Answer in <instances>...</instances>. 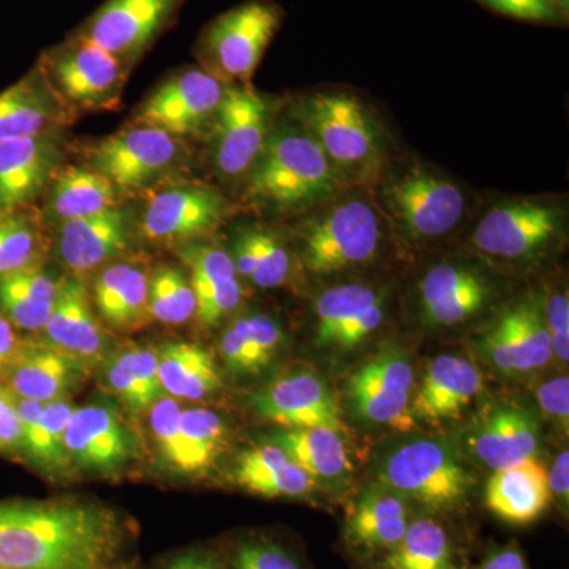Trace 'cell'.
Returning a JSON list of instances; mask_svg holds the SVG:
<instances>
[{
  "label": "cell",
  "mask_w": 569,
  "mask_h": 569,
  "mask_svg": "<svg viewBox=\"0 0 569 569\" xmlns=\"http://www.w3.org/2000/svg\"><path fill=\"white\" fill-rule=\"evenodd\" d=\"M164 569H224L219 559L212 553L192 550V552L182 553L168 563Z\"/></svg>",
  "instance_id": "cell-55"
},
{
  "label": "cell",
  "mask_w": 569,
  "mask_h": 569,
  "mask_svg": "<svg viewBox=\"0 0 569 569\" xmlns=\"http://www.w3.org/2000/svg\"><path fill=\"white\" fill-rule=\"evenodd\" d=\"M342 189L346 183L302 127H284L269 134L247 182V194L253 203L277 211L309 208Z\"/></svg>",
  "instance_id": "cell-2"
},
{
  "label": "cell",
  "mask_w": 569,
  "mask_h": 569,
  "mask_svg": "<svg viewBox=\"0 0 569 569\" xmlns=\"http://www.w3.org/2000/svg\"><path fill=\"white\" fill-rule=\"evenodd\" d=\"M272 443L284 449L318 488H343L353 473L342 432L331 427H283Z\"/></svg>",
  "instance_id": "cell-32"
},
{
  "label": "cell",
  "mask_w": 569,
  "mask_h": 569,
  "mask_svg": "<svg viewBox=\"0 0 569 569\" xmlns=\"http://www.w3.org/2000/svg\"><path fill=\"white\" fill-rule=\"evenodd\" d=\"M550 496L559 501L561 508L567 509L569 503V452L561 451L553 460L552 468L548 471Z\"/></svg>",
  "instance_id": "cell-54"
},
{
  "label": "cell",
  "mask_w": 569,
  "mask_h": 569,
  "mask_svg": "<svg viewBox=\"0 0 569 569\" xmlns=\"http://www.w3.org/2000/svg\"><path fill=\"white\" fill-rule=\"evenodd\" d=\"M74 407L69 399L40 403L18 397V413L22 425V456L43 473L66 477L71 471L67 455L66 429Z\"/></svg>",
  "instance_id": "cell-34"
},
{
  "label": "cell",
  "mask_w": 569,
  "mask_h": 569,
  "mask_svg": "<svg viewBox=\"0 0 569 569\" xmlns=\"http://www.w3.org/2000/svg\"><path fill=\"white\" fill-rule=\"evenodd\" d=\"M492 288L475 269L463 264L433 266L419 283V305L426 323L452 328L473 320L488 307Z\"/></svg>",
  "instance_id": "cell-26"
},
{
  "label": "cell",
  "mask_w": 569,
  "mask_h": 569,
  "mask_svg": "<svg viewBox=\"0 0 569 569\" xmlns=\"http://www.w3.org/2000/svg\"><path fill=\"white\" fill-rule=\"evenodd\" d=\"M553 2L557 3L561 14H563L565 20H567L569 13V0H553Z\"/></svg>",
  "instance_id": "cell-56"
},
{
  "label": "cell",
  "mask_w": 569,
  "mask_h": 569,
  "mask_svg": "<svg viewBox=\"0 0 569 569\" xmlns=\"http://www.w3.org/2000/svg\"><path fill=\"white\" fill-rule=\"evenodd\" d=\"M550 500L548 470L537 459L493 471L486 486V507L511 526L537 522Z\"/></svg>",
  "instance_id": "cell-33"
},
{
  "label": "cell",
  "mask_w": 569,
  "mask_h": 569,
  "mask_svg": "<svg viewBox=\"0 0 569 569\" xmlns=\"http://www.w3.org/2000/svg\"><path fill=\"white\" fill-rule=\"evenodd\" d=\"M247 321L254 342L271 365L284 342L282 326L274 317L263 312L247 313Z\"/></svg>",
  "instance_id": "cell-51"
},
{
  "label": "cell",
  "mask_w": 569,
  "mask_h": 569,
  "mask_svg": "<svg viewBox=\"0 0 569 569\" xmlns=\"http://www.w3.org/2000/svg\"><path fill=\"white\" fill-rule=\"evenodd\" d=\"M159 355L163 392L174 399L200 400L222 387V377L208 350L194 343H167Z\"/></svg>",
  "instance_id": "cell-38"
},
{
  "label": "cell",
  "mask_w": 569,
  "mask_h": 569,
  "mask_svg": "<svg viewBox=\"0 0 569 569\" xmlns=\"http://www.w3.org/2000/svg\"><path fill=\"white\" fill-rule=\"evenodd\" d=\"M61 132L0 141V212L33 206L63 164Z\"/></svg>",
  "instance_id": "cell-20"
},
{
  "label": "cell",
  "mask_w": 569,
  "mask_h": 569,
  "mask_svg": "<svg viewBox=\"0 0 569 569\" xmlns=\"http://www.w3.org/2000/svg\"><path fill=\"white\" fill-rule=\"evenodd\" d=\"M266 421L284 427H331L343 432L342 415L331 389L312 370L298 369L277 378L252 400Z\"/></svg>",
  "instance_id": "cell-21"
},
{
  "label": "cell",
  "mask_w": 569,
  "mask_h": 569,
  "mask_svg": "<svg viewBox=\"0 0 569 569\" xmlns=\"http://www.w3.org/2000/svg\"><path fill=\"white\" fill-rule=\"evenodd\" d=\"M381 208L410 241L429 242L458 228L467 198L458 183L425 167L408 164L385 176Z\"/></svg>",
  "instance_id": "cell-8"
},
{
  "label": "cell",
  "mask_w": 569,
  "mask_h": 569,
  "mask_svg": "<svg viewBox=\"0 0 569 569\" xmlns=\"http://www.w3.org/2000/svg\"><path fill=\"white\" fill-rule=\"evenodd\" d=\"M213 119L217 171L228 179L249 174L269 137L268 103L244 84H227Z\"/></svg>",
  "instance_id": "cell-17"
},
{
  "label": "cell",
  "mask_w": 569,
  "mask_h": 569,
  "mask_svg": "<svg viewBox=\"0 0 569 569\" xmlns=\"http://www.w3.org/2000/svg\"><path fill=\"white\" fill-rule=\"evenodd\" d=\"M231 569H309L305 561L279 542L247 539L236 548Z\"/></svg>",
  "instance_id": "cell-45"
},
{
  "label": "cell",
  "mask_w": 569,
  "mask_h": 569,
  "mask_svg": "<svg viewBox=\"0 0 569 569\" xmlns=\"http://www.w3.org/2000/svg\"><path fill=\"white\" fill-rule=\"evenodd\" d=\"M0 456H22L18 397L3 383H0Z\"/></svg>",
  "instance_id": "cell-50"
},
{
  "label": "cell",
  "mask_w": 569,
  "mask_h": 569,
  "mask_svg": "<svg viewBox=\"0 0 569 569\" xmlns=\"http://www.w3.org/2000/svg\"><path fill=\"white\" fill-rule=\"evenodd\" d=\"M22 342L24 340L18 336V329L0 310V383H3L9 376L11 366L20 353Z\"/></svg>",
  "instance_id": "cell-52"
},
{
  "label": "cell",
  "mask_w": 569,
  "mask_h": 569,
  "mask_svg": "<svg viewBox=\"0 0 569 569\" xmlns=\"http://www.w3.org/2000/svg\"><path fill=\"white\" fill-rule=\"evenodd\" d=\"M44 342L81 359L88 366L102 361L107 339L92 309V298L82 277L59 280L54 309L43 328Z\"/></svg>",
  "instance_id": "cell-27"
},
{
  "label": "cell",
  "mask_w": 569,
  "mask_h": 569,
  "mask_svg": "<svg viewBox=\"0 0 569 569\" xmlns=\"http://www.w3.org/2000/svg\"><path fill=\"white\" fill-rule=\"evenodd\" d=\"M149 316L164 325H182L197 317V295L181 269L162 266L149 276Z\"/></svg>",
  "instance_id": "cell-42"
},
{
  "label": "cell",
  "mask_w": 569,
  "mask_h": 569,
  "mask_svg": "<svg viewBox=\"0 0 569 569\" xmlns=\"http://www.w3.org/2000/svg\"><path fill=\"white\" fill-rule=\"evenodd\" d=\"M231 258L238 276L254 287L268 290L290 279V252L274 233L263 228H241L236 234Z\"/></svg>",
  "instance_id": "cell-40"
},
{
  "label": "cell",
  "mask_w": 569,
  "mask_h": 569,
  "mask_svg": "<svg viewBox=\"0 0 569 569\" xmlns=\"http://www.w3.org/2000/svg\"><path fill=\"white\" fill-rule=\"evenodd\" d=\"M71 112L50 91L40 71L33 69L0 92V141L22 140L69 126Z\"/></svg>",
  "instance_id": "cell-30"
},
{
  "label": "cell",
  "mask_w": 569,
  "mask_h": 569,
  "mask_svg": "<svg viewBox=\"0 0 569 569\" xmlns=\"http://www.w3.org/2000/svg\"><path fill=\"white\" fill-rule=\"evenodd\" d=\"M122 541L121 518L104 505L0 501V569H104Z\"/></svg>",
  "instance_id": "cell-1"
},
{
  "label": "cell",
  "mask_w": 569,
  "mask_h": 569,
  "mask_svg": "<svg viewBox=\"0 0 569 569\" xmlns=\"http://www.w3.org/2000/svg\"><path fill=\"white\" fill-rule=\"evenodd\" d=\"M477 569H530V565L518 542L509 541L490 549Z\"/></svg>",
  "instance_id": "cell-53"
},
{
  "label": "cell",
  "mask_w": 569,
  "mask_h": 569,
  "mask_svg": "<svg viewBox=\"0 0 569 569\" xmlns=\"http://www.w3.org/2000/svg\"><path fill=\"white\" fill-rule=\"evenodd\" d=\"M545 321L548 328L552 353L560 365L569 359V301L568 293H557L545 298Z\"/></svg>",
  "instance_id": "cell-48"
},
{
  "label": "cell",
  "mask_w": 569,
  "mask_h": 569,
  "mask_svg": "<svg viewBox=\"0 0 569 569\" xmlns=\"http://www.w3.org/2000/svg\"><path fill=\"white\" fill-rule=\"evenodd\" d=\"M63 443L71 466L91 473H116L140 456L137 433L110 403L74 408Z\"/></svg>",
  "instance_id": "cell-16"
},
{
  "label": "cell",
  "mask_w": 569,
  "mask_h": 569,
  "mask_svg": "<svg viewBox=\"0 0 569 569\" xmlns=\"http://www.w3.org/2000/svg\"><path fill=\"white\" fill-rule=\"evenodd\" d=\"M36 69L71 114L118 108L130 73L121 59L74 32L44 51Z\"/></svg>",
  "instance_id": "cell-5"
},
{
  "label": "cell",
  "mask_w": 569,
  "mask_h": 569,
  "mask_svg": "<svg viewBox=\"0 0 569 569\" xmlns=\"http://www.w3.org/2000/svg\"><path fill=\"white\" fill-rule=\"evenodd\" d=\"M59 280L43 266L26 269L0 280V310L18 331H43L56 298Z\"/></svg>",
  "instance_id": "cell-37"
},
{
  "label": "cell",
  "mask_w": 569,
  "mask_h": 569,
  "mask_svg": "<svg viewBox=\"0 0 569 569\" xmlns=\"http://www.w3.org/2000/svg\"><path fill=\"white\" fill-rule=\"evenodd\" d=\"M298 238L307 271L336 274L376 260L383 242V224L372 204L351 198L306 220Z\"/></svg>",
  "instance_id": "cell-7"
},
{
  "label": "cell",
  "mask_w": 569,
  "mask_h": 569,
  "mask_svg": "<svg viewBox=\"0 0 569 569\" xmlns=\"http://www.w3.org/2000/svg\"><path fill=\"white\" fill-rule=\"evenodd\" d=\"M182 408L178 400L171 396H162L149 408V426L160 459L168 470L178 473L181 462V433H179V418Z\"/></svg>",
  "instance_id": "cell-43"
},
{
  "label": "cell",
  "mask_w": 569,
  "mask_h": 569,
  "mask_svg": "<svg viewBox=\"0 0 569 569\" xmlns=\"http://www.w3.org/2000/svg\"><path fill=\"white\" fill-rule=\"evenodd\" d=\"M91 366L47 342H22L7 376V388L21 399L50 403L69 399L88 380Z\"/></svg>",
  "instance_id": "cell-25"
},
{
  "label": "cell",
  "mask_w": 569,
  "mask_h": 569,
  "mask_svg": "<svg viewBox=\"0 0 569 569\" xmlns=\"http://www.w3.org/2000/svg\"><path fill=\"white\" fill-rule=\"evenodd\" d=\"M415 515L408 498L376 481L348 511L342 531L346 548L358 559L376 563L399 545Z\"/></svg>",
  "instance_id": "cell-18"
},
{
  "label": "cell",
  "mask_w": 569,
  "mask_h": 569,
  "mask_svg": "<svg viewBox=\"0 0 569 569\" xmlns=\"http://www.w3.org/2000/svg\"><path fill=\"white\" fill-rule=\"evenodd\" d=\"M181 462L178 475L204 473L222 458L230 441L227 421L208 408H187L179 418Z\"/></svg>",
  "instance_id": "cell-41"
},
{
  "label": "cell",
  "mask_w": 569,
  "mask_h": 569,
  "mask_svg": "<svg viewBox=\"0 0 569 569\" xmlns=\"http://www.w3.org/2000/svg\"><path fill=\"white\" fill-rule=\"evenodd\" d=\"M224 365L236 373H258L269 366L250 332L247 316L236 318L220 340Z\"/></svg>",
  "instance_id": "cell-44"
},
{
  "label": "cell",
  "mask_w": 569,
  "mask_h": 569,
  "mask_svg": "<svg viewBox=\"0 0 569 569\" xmlns=\"http://www.w3.org/2000/svg\"><path fill=\"white\" fill-rule=\"evenodd\" d=\"M133 223L121 206L59 224L58 254L71 276L84 277L118 260L132 244Z\"/></svg>",
  "instance_id": "cell-22"
},
{
  "label": "cell",
  "mask_w": 569,
  "mask_h": 569,
  "mask_svg": "<svg viewBox=\"0 0 569 569\" xmlns=\"http://www.w3.org/2000/svg\"><path fill=\"white\" fill-rule=\"evenodd\" d=\"M563 211L549 200H511L493 206L479 220L471 244L493 261L527 264L556 244Z\"/></svg>",
  "instance_id": "cell-10"
},
{
  "label": "cell",
  "mask_w": 569,
  "mask_h": 569,
  "mask_svg": "<svg viewBox=\"0 0 569 569\" xmlns=\"http://www.w3.org/2000/svg\"><path fill=\"white\" fill-rule=\"evenodd\" d=\"M227 82L208 70L190 67L167 78L141 103L134 122L181 138L198 132L216 116Z\"/></svg>",
  "instance_id": "cell-15"
},
{
  "label": "cell",
  "mask_w": 569,
  "mask_h": 569,
  "mask_svg": "<svg viewBox=\"0 0 569 569\" xmlns=\"http://www.w3.org/2000/svg\"><path fill=\"white\" fill-rule=\"evenodd\" d=\"M466 447L492 471L537 459L539 426L533 413L516 406H497L468 427Z\"/></svg>",
  "instance_id": "cell-24"
},
{
  "label": "cell",
  "mask_w": 569,
  "mask_h": 569,
  "mask_svg": "<svg viewBox=\"0 0 569 569\" xmlns=\"http://www.w3.org/2000/svg\"><path fill=\"white\" fill-rule=\"evenodd\" d=\"M50 246L47 220L36 206L0 212V280L43 266Z\"/></svg>",
  "instance_id": "cell-39"
},
{
  "label": "cell",
  "mask_w": 569,
  "mask_h": 569,
  "mask_svg": "<svg viewBox=\"0 0 569 569\" xmlns=\"http://www.w3.org/2000/svg\"><path fill=\"white\" fill-rule=\"evenodd\" d=\"M233 475L247 492L266 498H310L318 489L313 479L274 443L241 452Z\"/></svg>",
  "instance_id": "cell-35"
},
{
  "label": "cell",
  "mask_w": 569,
  "mask_h": 569,
  "mask_svg": "<svg viewBox=\"0 0 569 569\" xmlns=\"http://www.w3.org/2000/svg\"><path fill=\"white\" fill-rule=\"evenodd\" d=\"M441 518L415 515L399 545L370 569H470L466 549Z\"/></svg>",
  "instance_id": "cell-31"
},
{
  "label": "cell",
  "mask_w": 569,
  "mask_h": 569,
  "mask_svg": "<svg viewBox=\"0 0 569 569\" xmlns=\"http://www.w3.org/2000/svg\"><path fill=\"white\" fill-rule=\"evenodd\" d=\"M478 2L516 20L548 22V24L567 21L553 0H478Z\"/></svg>",
  "instance_id": "cell-47"
},
{
  "label": "cell",
  "mask_w": 569,
  "mask_h": 569,
  "mask_svg": "<svg viewBox=\"0 0 569 569\" xmlns=\"http://www.w3.org/2000/svg\"><path fill=\"white\" fill-rule=\"evenodd\" d=\"M149 272L141 260H114L97 272L92 302L104 323L133 332L149 323Z\"/></svg>",
  "instance_id": "cell-29"
},
{
  "label": "cell",
  "mask_w": 569,
  "mask_h": 569,
  "mask_svg": "<svg viewBox=\"0 0 569 569\" xmlns=\"http://www.w3.org/2000/svg\"><path fill=\"white\" fill-rule=\"evenodd\" d=\"M485 388L481 372L473 362L455 355H441L427 366L415 387L411 415L415 421L443 425L458 421Z\"/></svg>",
  "instance_id": "cell-23"
},
{
  "label": "cell",
  "mask_w": 569,
  "mask_h": 569,
  "mask_svg": "<svg viewBox=\"0 0 569 569\" xmlns=\"http://www.w3.org/2000/svg\"><path fill=\"white\" fill-rule=\"evenodd\" d=\"M298 118L346 187L369 186L381 178L383 140L358 99L342 92L312 93L299 103Z\"/></svg>",
  "instance_id": "cell-3"
},
{
  "label": "cell",
  "mask_w": 569,
  "mask_h": 569,
  "mask_svg": "<svg viewBox=\"0 0 569 569\" xmlns=\"http://www.w3.org/2000/svg\"><path fill=\"white\" fill-rule=\"evenodd\" d=\"M186 149L173 134L133 122L84 148L89 168L121 192H141L182 167Z\"/></svg>",
  "instance_id": "cell-9"
},
{
  "label": "cell",
  "mask_w": 569,
  "mask_h": 569,
  "mask_svg": "<svg viewBox=\"0 0 569 569\" xmlns=\"http://www.w3.org/2000/svg\"><path fill=\"white\" fill-rule=\"evenodd\" d=\"M227 213V200L212 187L189 181L162 183L146 201L140 231L157 244H190L217 230Z\"/></svg>",
  "instance_id": "cell-11"
},
{
  "label": "cell",
  "mask_w": 569,
  "mask_h": 569,
  "mask_svg": "<svg viewBox=\"0 0 569 569\" xmlns=\"http://www.w3.org/2000/svg\"><path fill=\"white\" fill-rule=\"evenodd\" d=\"M179 258L190 269L197 295V317L216 326L241 305L242 288L231 254L219 246L190 242L178 247Z\"/></svg>",
  "instance_id": "cell-28"
},
{
  "label": "cell",
  "mask_w": 569,
  "mask_h": 569,
  "mask_svg": "<svg viewBox=\"0 0 569 569\" xmlns=\"http://www.w3.org/2000/svg\"><path fill=\"white\" fill-rule=\"evenodd\" d=\"M119 192L88 164H62L47 190L44 220L63 223L119 206Z\"/></svg>",
  "instance_id": "cell-36"
},
{
  "label": "cell",
  "mask_w": 569,
  "mask_h": 569,
  "mask_svg": "<svg viewBox=\"0 0 569 569\" xmlns=\"http://www.w3.org/2000/svg\"><path fill=\"white\" fill-rule=\"evenodd\" d=\"M378 481L440 516L462 511L473 489L458 451L433 437H413L392 448L381 460Z\"/></svg>",
  "instance_id": "cell-4"
},
{
  "label": "cell",
  "mask_w": 569,
  "mask_h": 569,
  "mask_svg": "<svg viewBox=\"0 0 569 569\" xmlns=\"http://www.w3.org/2000/svg\"><path fill=\"white\" fill-rule=\"evenodd\" d=\"M283 20L282 7L272 0H246L206 24L194 52L213 77L247 84Z\"/></svg>",
  "instance_id": "cell-6"
},
{
  "label": "cell",
  "mask_w": 569,
  "mask_h": 569,
  "mask_svg": "<svg viewBox=\"0 0 569 569\" xmlns=\"http://www.w3.org/2000/svg\"><path fill=\"white\" fill-rule=\"evenodd\" d=\"M415 369L406 351L387 346L377 351L350 377L347 397L361 421L373 426L410 430L415 426L411 397Z\"/></svg>",
  "instance_id": "cell-12"
},
{
  "label": "cell",
  "mask_w": 569,
  "mask_h": 569,
  "mask_svg": "<svg viewBox=\"0 0 569 569\" xmlns=\"http://www.w3.org/2000/svg\"><path fill=\"white\" fill-rule=\"evenodd\" d=\"M103 372L107 388L114 392L130 410L142 411L151 408L153 400L141 387L127 348L108 359Z\"/></svg>",
  "instance_id": "cell-46"
},
{
  "label": "cell",
  "mask_w": 569,
  "mask_h": 569,
  "mask_svg": "<svg viewBox=\"0 0 569 569\" xmlns=\"http://www.w3.org/2000/svg\"><path fill=\"white\" fill-rule=\"evenodd\" d=\"M182 3L183 0H104L74 33L132 67L171 28Z\"/></svg>",
  "instance_id": "cell-13"
},
{
  "label": "cell",
  "mask_w": 569,
  "mask_h": 569,
  "mask_svg": "<svg viewBox=\"0 0 569 569\" xmlns=\"http://www.w3.org/2000/svg\"><path fill=\"white\" fill-rule=\"evenodd\" d=\"M537 399L541 413L568 433L569 425V380L560 376L550 378L537 389Z\"/></svg>",
  "instance_id": "cell-49"
},
{
  "label": "cell",
  "mask_w": 569,
  "mask_h": 569,
  "mask_svg": "<svg viewBox=\"0 0 569 569\" xmlns=\"http://www.w3.org/2000/svg\"><path fill=\"white\" fill-rule=\"evenodd\" d=\"M385 296L372 284L342 283L329 288L316 302V343L350 351L376 335L385 320Z\"/></svg>",
  "instance_id": "cell-19"
},
{
  "label": "cell",
  "mask_w": 569,
  "mask_h": 569,
  "mask_svg": "<svg viewBox=\"0 0 569 569\" xmlns=\"http://www.w3.org/2000/svg\"><path fill=\"white\" fill-rule=\"evenodd\" d=\"M479 355L505 376H529L553 358L545 321V298L526 296L508 307L477 343Z\"/></svg>",
  "instance_id": "cell-14"
}]
</instances>
